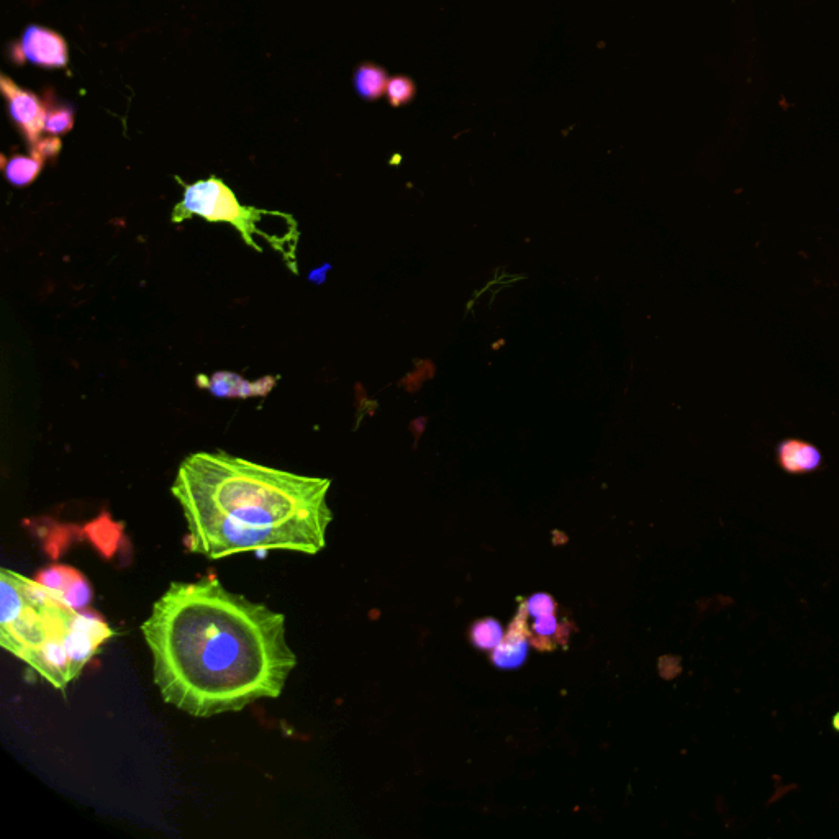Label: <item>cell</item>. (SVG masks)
<instances>
[{
	"label": "cell",
	"mask_w": 839,
	"mask_h": 839,
	"mask_svg": "<svg viewBox=\"0 0 839 839\" xmlns=\"http://www.w3.org/2000/svg\"><path fill=\"white\" fill-rule=\"evenodd\" d=\"M140 630L161 699L191 717L279 699L297 667L286 617L214 574L171 582Z\"/></svg>",
	"instance_id": "obj_1"
},
{
	"label": "cell",
	"mask_w": 839,
	"mask_h": 839,
	"mask_svg": "<svg viewBox=\"0 0 839 839\" xmlns=\"http://www.w3.org/2000/svg\"><path fill=\"white\" fill-rule=\"evenodd\" d=\"M330 487V479L215 451L187 456L171 494L186 520L184 545L217 561L253 551L320 553L333 522Z\"/></svg>",
	"instance_id": "obj_2"
},
{
	"label": "cell",
	"mask_w": 839,
	"mask_h": 839,
	"mask_svg": "<svg viewBox=\"0 0 839 839\" xmlns=\"http://www.w3.org/2000/svg\"><path fill=\"white\" fill-rule=\"evenodd\" d=\"M78 610L58 592L4 567L0 571V644L58 690L74 676L68 640Z\"/></svg>",
	"instance_id": "obj_3"
},
{
	"label": "cell",
	"mask_w": 839,
	"mask_h": 839,
	"mask_svg": "<svg viewBox=\"0 0 839 839\" xmlns=\"http://www.w3.org/2000/svg\"><path fill=\"white\" fill-rule=\"evenodd\" d=\"M273 214V210L241 205L232 189L218 177L212 176L204 181L194 182L191 186H184L182 200L174 207L171 220L174 223H181L192 217H200L207 222L230 223L238 230L246 245L259 253L263 251V248L256 245L254 235L264 236L273 248L284 253V256H289L276 236L269 235L268 232L259 228V222H263L264 217Z\"/></svg>",
	"instance_id": "obj_4"
},
{
	"label": "cell",
	"mask_w": 839,
	"mask_h": 839,
	"mask_svg": "<svg viewBox=\"0 0 839 839\" xmlns=\"http://www.w3.org/2000/svg\"><path fill=\"white\" fill-rule=\"evenodd\" d=\"M0 91L15 127L19 128L28 145H37L45 132V100H41L35 92L15 84L7 74H0Z\"/></svg>",
	"instance_id": "obj_5"
},
{
	"label": "cell",
	"mask_w": 839,
	"mask_h": 839,
	"mask_svg": "<svg viewBox=\"0 0 839 839\" xmlns=\"http://www.w3.org/2000/svg\"><path fill=\"white\" fill-rule=\"evenodd\" d=\"M12 53V59L19 64L27 61L45 69H63L69 64L68 41L55 30L40 25L25 28Z\"/></svg>",
	"instance_id": "obj_6"
},
{
	"label": "cell",
	"mask_w": 839,
	"mask_h": 839,
	"mask_svg": "<svg viewBox=\"0 0 839 839\" xmlns=\"http://www.w3.org/2000/svg\"><path fill=\"white\" fill-rule=\"evenodd\" d=\"M204 389L220 399H250L266 397L276 386L277 377L266 376L258 381H246L236 372H215L212 377L199 376L197 384H204Z\"/></svg>",
	"instance_id": "obj_7"
},
{
	"label": "cell",
	"mask_w": 839,
	"mask_h": 839,
	"mask_svg": "<svg viewBox=\"0 0 839 839\" xmlns=\"http://www.w3.org/2000/svg\"><path fill=\"white\" fill-rule=\"evenodd\" d=\"M777 459L789 474H807L817 471L821 464V453L817 446L807 441L789 438L777 446Z\"/></svg>",
	"instance_id": "obj_8"
},
{
	"label": "cell",
	"mask_w": 839,
	"mask_h": 839,
	"mask_svg": "<svg viewBox=\"0 0 839 839\" xmlns=\"http://www.w3.org/2000/svg\"><path fill=\"white\" fill-rule=\"evenodd\" d=\"M530 646L531 643L528 636L525 635V631L513 620L508 626V631L505 633L502 643L497 648L492 649V663L499 669H505V671L518 669L527 661Z\"/></svg>",
	"instance_id": "obj_9"
},
{
	"label": "cell",
	"mask_w": 839,
	"mask_h": 839,
	"mask_svg": "<svg viewBox=\"0 0 839 839\" xmlns=\"http://www.w3.org/2000/svg\"><path fill=\"white\" fill-rule=\"evenodd\" d=\"M389 74L386 69L374 63H363L354 73V89L364 100H379L386 96Z\"/></svg>",
	"instance_id": "obj_10"
},
{
	"label": "cell",
	"mask_w": 839,
	"mask_h": 839,
	"mask_svg": "<svg viewBox=\"0 0 839 839\" xmlns=\"http://www.w3.org/2000/svg\"><path fill=\"white\" fill-rule=\"evenodd\" d=\"M45 161L46 159L41 158L40 155L33 153V151H30V155L28 156L15 155L10 159L2 158V169H4L5 179L12 186H30L40 176Z\"/></svg>",
	"instance_id": "obj_11"
},
{
	"label": "cell",
	"mask_w": 839,
	"mask_h": 839,
	"mask_svg": "<svg viewBox=\"0 0 839 839\" xmlns=\"http://www.w3.org/2000/svg\"><path fill=\"white\" fill-rule=\"evenodd\" d=\"M46 123L45 132L53 137L69 133L74 127V110L66 104H59L50 92L45 96Z\"/></svg>",
	"instance_id": "obj_12"
},
{
	"label": "cell",
	"mask_w": 839,
	"mask_h": 839,
	"mask_svg": "<svg viewBox=\"0 0 839 839\" xmlns=\"http://www.w3.org/2000/svg\"><path fill=\"white\" fill-rule=\"evenodd\" d=\"M504 626L495 618H484L471 628L472 644L479 649H495L504 640Z\"/></svg>",
	"instance_id": "obj_13"
},
{
	"label": "cell",
	"mask_w": 839,
	"mask_h": 839,
	"mask_svg": "<svg viewBox=\"0 0 839 839\" xmlns=\"http://www.w3.org/2000/svg\"><path fill=\"white\" fill-rule=\"evenodd\" d=\"M81 572L74 567L63 566V564H56V566L46 567L43 571L38 572L35 581L40 582L41 586L48 587L53 592H58L59 595L64 594L74 579L79 576Z\"/></svg>",
	"instance_id": "obj_14"
},
{
	"label": "cell",
	"mask_w": 839,
	"mask_h": 839,
	"mask_svg": "<svg viewBox=\"0 0 839 839\" xmlns=\"http://www.w3.org/2000/svg\"><path fill=\"white\" fill-rule=\"evenodd\" d=\"M387 102L394 109L410 104L417 96V84L409 76H394L387 84Z\"/></svg>",
	"instance_id": "obj_15"
},
{
	"label": "cell",
	"mask_w": 839,
	"mask_h": 839,
	"mask_svg": "<svg viewBox=\"0 0 839 839\" xmlns=\"http://www.w3.org/2000/svg\"><path fill=\"white\" fill-rule=\"evenodd\" d=\"M63 597L64 602L69 605V607L74 608V610H78V612H82L84 608L89 605L92 599V589L89 586V582H87L86 577L79 574L76 579H74L73 584L66 589L64 594H61Z\"/></svg>",
	"instance_id": "obj_16"
},
{
	"label": "cell",
	"mask_w": 839,
	"mask_h": 839,
	"mask_svg": "<svg viewBox=\"0 0 839 839\" xmlns=\"http://www.w3.org/2000/svg\"><path fill=\"white\" fill-rule=\"evenodd\" d=\"M520 612L525 613L527 617H543V615L558 613V604L551 595L535 594L522 604Z\"/></svg>",
	"instance_id": "obj_17"
},
{
	"label": "cell",
	"mask_w": 839,
	"mask_h": 839,
	"mask_svg": "<svg viewBox=\"0 0 839 839\" xmlns=\"http://www.w3.org/2000/svg\"><path fill=\"white\" fill-rule=\"evenodd\" d=\"M61 150V140L50 135L48 138H41L37 145L30 146V151L37 153L43 159L55 158Z\"/></svg>",
	"instance_id": "obj_18"
},
{
	"label": "cell",
	"mask_w": 839,
	"mask_h": 839,
	"mask_svg": "<svg viewBox=\"0 0 839 839\" xmlns=\"http://www.w3.org/2000/svg\"><path fill=\"white\" fill-rule=\"evenodd\" d=\"M833 726H835L836 731H839V713H836L835 720H833Z\"/></svg>",
	"instance_id": "obj_19"
}]
</instances>
